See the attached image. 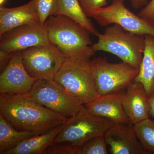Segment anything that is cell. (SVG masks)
<instances>
[{"label": "cell", "instance_id": "obj_1", "mask_svg": "<svg viewBox=\"0 0 154 154\" xmlns=\"http://www.w3.org/2000/svg\"><path fill=\"white\" fill-rule=\"evenodd\" d=\"M0 115L16 129L42 134L64 124L67 118L24 96L0 94Z\"/></svg>", "mask_w": 154, "mask_h": 154}, {"label": "cell", "instance_id": "obj_2", "mask_svg": "<svg viewBox=\"0 0 154 154\" xmlns=\"http://www.w3.org/2000/svg\"><path fill=\"white\" fill-rule=\"evenodd\" d=\"M113 121L96 116L82 105L67 118L63 128L49 148L51 154H75L76 150L93 138L104 136L115 125Z\"/></svg>", "mask_w": 154, "mask_h": 154}, {"label": "cell", "instance_id": "obj_3", "mask_svg": "<svg viewBox=\"0 0 154 154\" xmlns=\"http://www.w3.org/2000/svg\"><path fill=\"white\" fill-rule=\"evenodd\" d=\"M49 43L54 45L66 58L91 60L95 52L90 32L65 16L49 17L44 24Z\"/></svg>", "mask_w": 154, "mask_h": 154}, {"label": "cell", "instance_id": "obj_4", "mask_svg": "<svg viewBox=\"0 0 154 154\" xmlns=\"http://www.w3.org/2000/svg\"><path fill=\"white\" fill-rule=\"evenodd\" d=\"M96 36L98 41L92 46L95 52L110 53L139 69L145 47L144 36L131 33L116 24L107 26L104 33Z\"/></svg>", "mask_w": 154, "mask_h": 154}, {"label": "cell", "instance_id": "obj_5", "mask_svg": "<svg viewBox=\"0 0 154 154\" xmlns=\"http://www.w3.org/2000/svg\"><path fill=\"white\" fill-rule=\"evenodd\" d=\"M54 79L82 105L99 95L91 60L66 59Z\"/></svg>", "mask_w": 154, "mask_h": 154}, {"label": "cell", "instance_id": "obj_6", "mask_svg": "<svg viewBox=\"0 0 154 154\" xmlns=\"http://www.w3.org/2000/svg\"><path fill=\"white\" fill-rule=\"evenodd\" d=\"M24 95L67 118L83 105L54 79L36 80L31 90Z\"/></svg>", "mask_w": 154, "mask_h": 154}, {"label": "cell", "instance_id": "obj_7", "mask_svg": "<svg viewBox=\"0 0 154 154\" xmlns=\"http://www.w3.org/2000/svg\"><path fill=\"white\" fill-rule=\"evenodd\" d=\"M92 72L98 94L100 95L120 92L134 80L139 69L126 63H113L105 57L91 60Z\"/></svg>", "mask_w": 154, "mask_h": 154}, {"label": "cell", "instance_id": "obj_8", "mask_svg": "<svg viewBox=\"0 0 154 154\" xmlns=\"http://www.w3.org/2000/svg\"><path fill=\"white\" fill-rule=\"evenodd\" d=\"M21 51L26 71L36 80L54 79L66 59L55 45L50 43Z\"/></svg>", "mask_w": 154, "mask_h": 154}, {"label": "cell", "instance_id": "obj_9", "mask_svg": "<svg viewBox=\"0 0 154 154\" xmlns=\"http://www.w3.org/2000/svg\"><path fill=\"white\" fill-rule=\"evenodd\" d=\"M92 17L102 27L116 24L131 33L154 36V23L132 13L125 6L124 0H112L110 5L97 10Z\"/></svg>", "mask_w": 154, "mask_h": 154}, {"label": "cell", "instance_id": "obj_10", "mask_svg": "<svg viewBox=\"0 0 154 154\" xmlns=\"http://www.w3.org/2000/svg\"><path fill=\"white\" fill-rule=\"evenodd\" d=\"M0 51L8 53L49 43L44 24L40 22L14 28L0 36Z\"/></svg>", "mask_w": 154, "mask_h": 154}, {"label": "cell", "instance_id": "obj_11", "mask_svg": "<svg viewBox=\"0 0 154 154\" xmlns=\"http://www.w3.org/2000/svg\"><path fill=\"white\" fill-rule=\"evenodd\" d=\"M26 71L22 51L13 53L7 66L0 75V94L25 95L36 81Z\"/></svg>", "mask_w": 154, "mask_h": 154}, {"label": "cell", "instance_id": "obj_12", "mask_svg": "<svg viewBox=\"0 0 154 154\" xmlns=\"http://www.w3.org/2000/svg\"><path fill=\"white\" fill-rule=\"evenodd\" d=\"M113 154H146L138 139L133 125L115 124L104 135Z\"/></svg>", "mask_w": 154, "mask_h": 154}, {"label": "cell", "instance_id": "obj_13", "mask_svg": "<svg viewBox=\"0 0 154 154\" xmlns=\"http://www.w3.org/2000/svg\"><path fill=\"white\" fill-rule=\"evenodd\" d=\"M122 94L119 92L98 95L84 106L93 115L110 119L116 124H129L130 122L122 106Z\"/></svg>", "mask_w": 154, "mask_h": 154}, {"label": "cell", "instance_id": "obj_14", "mask_svg": "<svg viewBox=\"0 0 154 154\" xmlns=\"http://www.w3.org/2000/svg\"><path fill=\"white\" fill-rule=\"evenodd\" d=\"M149 97L140 83L133 81L122 94L123 109L130 122L134 125L149 117Z\"/></svg>", "mask_w": 154, "mask_h": 154}, {"label": "cell", "instance_id": "obj_15", "mask_svg": "<svg viewBox=\"0 0 154 154\" xmlns=\"http://www.w3.org/2000/svg\"><path fill=\"white\" fill-rule=\"evenodd\" d=\"M39 22L31 0L23 5L15 8L0 7V36L22 25Z\"/></svg>", "mask_w": 154, "mask_h": 154}, {"label": "cell", "instance_id": "obj_16", "mask_svg": "<svg viewBox=\"0 0 154 154\" xmlns=\"http://www.w3.org/2000/svg\"><path fill=\"white\" fill-rule=\"evenodd\" d=\"M145 47L138 73L134 81L140 83L149 97L154 94V36L145 35Z\"/></svg>", "mask_w": 154, "mask_h": 154}, {"label": "cell", "instance_id": "obj_17", "mask_svg": "<svg viewBox=\"0 0 154 154\" xmlns=\"http://www.w3.org/2000/svg\"><path fill=\"white\" fill-rule=\"evenodd\" d=\"M64 124L42 134L27 139L5 154H45L46 149L55 139Z\"/></svg>", "mask_w": 154, "mask_h": 154}, {"label": "cell", "instance_id": "obj_18", "mask_svg": "<svg viewBox=\"0 0 154 154\" xmlns=\"http://www.w3.org/2000/svg\"><path fill=\"white\" fill-rule=\"evenodd\" d=\"M58 15L65 16L72 19L96 36L99 33L85 14L79 0H58L53 16Z\"/></svg>", "mask_w": 154, "mask_h": 154}, {"label": "cell", "instance_id": "obj_19", "mask_svg": "<svg viewBox=\"0 0 154 154\" xmlns=\"http://www.w3.org/2000/svg\"><path fill=\"white\" fill-rule=\"evenodd\" d=\"M35 135L33 133L16 129L0 115V154H5L23 141Z\"/></svg>", "mask_w": 154, "mask_h": 154}, {"label": "cell", "instance_id": "obj_20", "mask_svg": "<svg viewBox=\"0 0 154 154\" xmlns=\"http://www.w3.org/2000/svg\"><path fill=\"white\" fill-rule=\"evenodd\" d=\"M133 127L146 154H154V120L149 117L134 124Z\"/></svg>", "mask_w": 154, "mask_h": 154}, {"label": "cell", "instance_id": "obj_21", "mask_svg": "<svg viewBox=\"0 0 154 154\" xmlns=\"http://www.w3.org/2000/svg\"><path fill=\"white\" fill-rule=\"evenodd\" d=\"M107 154V143L104 136L91 139L78 148L75 152V154Z\"/></svg>", "mask_w": 154, "mask_h": 154}, {"label": "cell", "instance_id": "obj_22", "mask_svg": "<svg viewBox=\"0 0 154 154\" xmlns=\"http://www.w3.org/2000/svg\"><path fill=\"white\" fill-rule=\"evenodd\" d=\"M33 1L40 23L44 24L51 16H53L58 0H31Z\"/></svg>", "mask_w": 154, "mask_h": 154}, {"label": "cell", "instance_id": "obj_23", "mask_svg": "<svg viewBox=\"0 0 154 154\" xmlns=\"http://www.w3.org/2000/svg\"><path fill=\"white\" fill-rule=\"evenodd\" d=\"M83 11L88 17H92L94 13L107 5V0H79Z\"/></svg>", "mask_w": 154, "mask_h": 154}, {"label": "cell", "instance_id": "obj_24", "mask_svg": "<svg viewBox=\"0 0 154 154\" xmlns=\"http://www.w3.org/2000/svg\"><path fill=\"white\" fill-rule=\"evenodd\" d=\"M137 15L144 20L154 23V0L148 3Z\"/></svg>", "mask_w": 154, "mask_h": 154}, {"label": "cell", "instance_id": "obj_25", "mask_svg": "<svg viewBox=\"0 0 154 154\" xmlns=\"http://www.w3.org/2000/svg\"><path fill=\"white\" fill-rule=\"evenodd\" d=\"M13 53H8L0 51V70L3 71L11 60Z\"/></svg>", "mask_w": 154, "mask_h": 154}, {"label": "cell", "instance_id": "obj_26", "mask_svg": "<svg viewBox=\"0 0 154 154\" xmlns=\"http://www.w3.org/2000/svg\"><path fill=\"white\" fill-rule=\"evenodd\" d=\"M132 5L134 8H141L148 4L149 0H130Z\"/></svg>", "mask_w": 154, "mask_h": 154}, {"label": "cell", "instance_id": "obj_27", "mask_svg": "<svg viewBox=\"0 0 154 154\" xmlns=\"http://www.w3.org/2000/svg\"><path fill=\"white\" fill-rule=\"evenodd\" d=\"M150 105V115L154 117V94L149 98Z\"/></svg>", "mask_w": 154, "mask_h": 154}, {"label": "cell", "instance_id": "obj_28", "mask_svg": "<svg viewBox=\"0 0 154 154\" xmlns=\"http://www.w3.org/2000/svg\"><path fill=\"white\" fill-rule=\"evenodd\" d=\"M6 0H0V5L1 6H2L3 4L6 2Z\"/></svg>", "mask_w": 154, "mask_h": 154}]
</instances>
